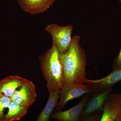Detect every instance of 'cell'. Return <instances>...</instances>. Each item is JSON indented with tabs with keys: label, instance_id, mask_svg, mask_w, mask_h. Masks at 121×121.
<instances>
[{
	"label": "cell",
	"instance_id": "cell-1",
	"mask_svg": "<svg viewBox=\"0 0 121 121\" xmlns=\"http://www.w3.org/2000/svg\"><path fill=\"white\" fill-rule=\"evenodd\" d=\"M80 39L79 36H73L67 51L60 55L66 83L86 82V56L85 51L79 43Z\"/></svg>",
	"mask_w": 121,
	"mask_h": 121
},
{
	"label": "cell",
	"instance_id": "cell-2",
	"mask_svg": "<svg viewBox=\"0 0 121 121\" xmlns=\"http://www.w3.org/2000/svg\"><path fill=\"white\" fill-rule=\"evenodd\" d=\"M60 54L54 44L39 57L40 68L47 81L48 93L60 91L65 83L64 72Z\"/></svg>",
	"mask_w": 121,
	"mask_h": 121
},
{
	"label": "cell",
	"instance_id": "cell-3",
	"mask_svg": "<svg viewBox=\"0 0 121 121\" xmlns=\"http://www.w3.org/2000/svg\"><path fill=\"white\" fill-rule=\"evenodd\" d=\"M73 28V25L61 26L56 24L48 25L45 29L47 32L52 37V43L54 44L60 55L66 53L71 44L72 38V33Z\"/></svg>",
	"mask_w": 121,
	"mask_h": 121
},
{
	"label": "cell",
	"instance_id": "cell-4",
	"mask_svg": "<svg viewBox=\"0 0 121 121\" xmlns=\"http://www.w3.org/2000/svg\"><path fill=\"white\" fill-rule=\"evenodd\" d=\"M95 92L94 90L84 83L69 84L64 83L60 93V100L56 107L55 110L62 111L69 100L80 97L87 93Z\"/></svg>",
	"mask_w": 121,
	"mask_h": 121
},
{
	"label": "cell",
	"instance_id": "cell-5",
	"mask_svg": "<svg viewBox=\"0 0 121 121\" xmlns=\"http://www.w3.org/2000/svg\"><path fill=\"white\" fill-rule=\"evenodd\" d=\"M112 90V87H111L92 93L83 109L80 121H82L95 111H103L104 103Z\"/></svg>",
	"mask_w": 121,
	"mask_h": 121
},
{
	"label": "cell",
	"instance_id": "cell-6",
	"mask_svg": "<svg viewBox=\"0 0 121 121\" xmlns=\"http://www.w3.org/2000/svg\"><path fill=\"white\" fill-rule=\"evenodd\" d=\"M121 114V94H111L103 106L99 121H115Z\"/></svg>",
	"mask_w": 121,
	"mask_h": 121
},
{
	"label": "cell",
	"instance_id": "cell-7",
	"mask_svg": "<svg viewBox=\"0 0 121 121\" xmlns=\"http://www.w3.org/2000/svg\"><path fill=\"white\" fill-rule=\"evenodd\" d=\"M37 96L35 84L28 80L15 91L11 99L12 101L29 107Z\"/></svg>",
	"mask_w": 121,
	"mask_h": 121
},
{
	"label": "cell",
	"instance_id": "cell-8",
	"mask_svg": "<svg viewBox=\"0 0 121 121\" xmlns=\"http://www.w3.org/2000/svg\"><path fill=\"white\" fill-rule=\"evenodd\" d=\"M90 97L89 93L85 94L77 105L65 111H60L52 113L50 118L62 121H80L83 109Z\"/></svg>",
	"mask_w": 121,
	"mask_h": 121
},
{
	"label": "cell",
	"instance_id": "cell-9",
	"mask_svg": "<svg viewBox=\"0 0 121 121\" xmlns=\"http://www.w3.org/2000/svg\"><path fill=\"white\" fill-rule=\"evenodd\" d=\"M25 12L31 15L43 13L47 11L56 0H16Z\"/></svg>",
	"mask_w": 121,
	"mask_h": 121
},
{
	"label": "cell",
	"instance_id": "cell-10",
	"mask_svg": "<svg viewBox=\"0 0 121 121\" xmlns=\"http://www.w3.org/2000/svg\"><path fill=\"white\" fill-rule=\"evenodd\" d=\"M121 81V69L113 70L106 77L98 80H86V84L90 86L95 91L112 87L113 85Z\"/></svg>",
	"mask_w": 121,
	"mask_h": 121
},
{
	"label": "cell",
	"instance_id": "cell-11",
	"mask_svg": "<svg viewBox=\"0 0 121 121\" xmlns=\"http://www.w3.org/2000/svg\"><path fill=\"white\" fill-rule=\"evenodd\" d=\"M18 76H10L0 80V94L11 98L17 89L27 82Z\"/></svg>",
	"mask_w": 121,
	"mask_h": 121
},
{
	"label": "cell",
	"instance_id": "cell-12",
	"mask_svg": "<svg viewBox=\"0 0 121 121\" xmlns=\"http://www.w3.org/2000/svg\"><path fill=\"white\" fill-rule=\"evenodd\" d=\"M60 93V91H55L49 93L47 104L35 121H50L51 115L58 104Z\"/></svg>",
	"mask_w": 121,
	"mask_h": 121
},
{
	"label": "cell",
	"instance_id": "cell-13",
	"mask_svg": "<svg viewBox=\"0 0 121 121\" xmlns=\"http://www.w3.org/2000/svg\"><path fill=\"white\" fill-rule=\"evenodd\" d=\"M29 107L11 101L3 121H19L27 114Z\"/></svg>",
	"mask_w": 121,
	"mask_h": 121
},
{
	"label": "cell",
	"instance_id": "cell-14",
	"mask_svg": "<svg viewBox=\"0 0 121 121\" xmlns=\"http://www.w3.org/2000/svg\"><path fill=\"white\" fill-rule=\"evenodd\" d=\"M11 102V98L0 94V121H4L5 111Z\"/></svg>",
	"mask_w": 121,
	"mask_h": 121
},
{
	"label": "cell",
	"instance_id": "cell-15",
	"mask_svg": "<svg viewBox=\"0 0 121 121\" xmlns=\"http://www.w3.org/2000/svg\"><path fill=\"white\" fill-rule=\"evenodd\" d=\"M103 111H95L82 121H99Z\"/></svg>",
	"mask_w": 121,
	"mask_h": 121
},
{
	"label": "cell",
	"instance_id": "cell-16",
	"mask_svg": "<svg viewBox=\"0 0 121 121\" xmlns=\"http://www.w3.org/2000/svg\"><path fill=\"white\" fill-rule=\"evenodd\" d=\"M120 69H121V48L119 55L115 60L113 66V70Z\"/></svg>",
	"mask_w": 121,
	"mask_h": 121
},
{
	"label": "cell",
	"instance_id": "cell-17",
	"mask_svg": "<svg viewBox=\"0 0 121 121\" xmlns=\"http://www.w3.org/2000/svg\"><path fill=\"white\" fill-rule=\"evenodd\" d=\"M115 121H121V114L118 117Z\"/></svg>",
	"mask_w": 121,
	"mask_h": 121
},
{
	"label": "cell",
	"instance_id": "cell-18",
	"mask_svg": "<svg viewBox=\"0 0 121 121\" xmlns=\"http://www.w3.org/2000/svg\"><path fill=\"white\" fill-rule=\"evenodd\" d=\"M59 121V120H56V121Z\"/></svg>",
	"mask_w": 121,
	"mask_h": 121
},
{
	"label": "cell",
	"instance_id": "cell-19",
	"mask_svg": "<svg viewBox=\"0 0 121 121\" xmlns=\"http://www.w3.org/2000/svg\"><path fill=\"white\" fill-rule=\"evenodd\" d=\"M119 1H120V2H121V0H119Z\"/></svg>",
	"mask_w": 121,
	"mask_h": 121
}]
</instances>
